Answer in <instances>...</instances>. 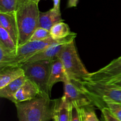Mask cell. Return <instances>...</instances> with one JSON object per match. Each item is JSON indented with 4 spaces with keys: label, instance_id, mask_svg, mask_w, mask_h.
Returning a JSON list of instances; mask_svg holds the SVG:
<instances>
[{
    "label": "cell",
    "instance_id": "5bb4252c",
    "mask_svg": "<svg viewBox=\"0 0 121 121\" xmlns=\"http://www.w3.org/2000/svg\"><path fill=\"white\" fill-rule=\"evenodd\" d=\"M24 75L21 66H7L0 70V89Z\"/></svg>",
    "mask_w": 121,
    "mask_h": 121
},
{
    "label": "cell",
    "instance_id": "7a4b0ae2",
    "mask_svg": "<svg viewBox=\"0 0 121 121\" xmlns=\"http://www.w3.org/2000/svg\"><path fill=\"white\" fill-rule=\"evenodd\" d=\"M39 2L37 0H18L15 11L18 32V47L28 42L39 27Z\"/></svg>",
    "mask_w": 121,
    "mask_h": 121
},
{
    "label": "cell",
    "instance_id": "7402d4cb",
    "mask_svg": "<svg viewBox=\"0 0 121 121\" xmlns=\"http://www.w3.org/2000/svg\"><path fill=\"white\" fill-rule=\"evenodd\" d=\"M82 108L83 114L84 121H100L98 119L93 109V106H89Z\"/></svg>",
    "mask_w": 121,
    "mask_h": 121
},
{
    "label": "cell",
    "instance_id": "5b68a950",
    "mask_svg": "<svg viewBox=\"0 0 121 121\" xmlns=\"http://www.w3.org/2000/svg\"><path fill=\"white\" fill-rule=\"evenodd\" d=\"M76 35L75 33L72 32L70 35L61 40H54L53 38L50 37L43 40L28 42L18 47L15 59L9 66H21L22 64L26 62L28 59L40 51L52 45L64 42H71L75 40Z\"/></svg>",
    "mask_w": 121,
    "mask_h": 121
},
{
    "label": "cell",
    "instance_id": "4fadbf2b",
    "mask_svg": "<svg viewBox=\"0 0 121 121\" xmlns=\"http://www.w3.org/2000/svg\"><path fill=\"white\" fill-rule=\"evenodd\" d=\"M63 21L60 10L52 8L46 12H40L39 17V27L50 30L55 24Z\"/></svg>",
    "mask_w": 121,
    "mask_h": 121
},
{
    "label": "cell",
    "instance_id": "ba28073f",
    "mask_svg": "<svg viewBox=\"0 0 121 121\" xmlns=\"http://www.w3.org/2000/svg\"><path fill=\"white\" fill-rule=\"evenodd\" d=\"M121 76V56L93 72H90L85 81L108 83Z\"/></svg>",
    "mask_w": 121,
    "mask_h": 121
},
{
    "label": "cell",
    "instance_id": "e0dca14e",
    "mask_svg": "<svg viewBox=\"0 0 121 121\" xmlns=\"http://www.w3.org/2000/svg\"><path fill=\"white\" fill-rule=\"evenodd\" d=\"M51 37L54 40H61L71 34L69 26L63 21L55 24L50 30Z\"/></svg>",
    "mask_w": 121,
    "mask_h": 121
},
{
    "label": "cell",
    "instance_id": "ac0fdd59",
    "mask_svg": "<svg viewBox=\"0 0 121 121\" xmlns=\"http://www.w3.org/2000/svg\"><path fill=\"white\" fill-rule=\"evenodd\" d=\"M17 52L9 49L0 43V70L9 66L15 59Z\"/></svg>",
    "mask_w": 121,
    "mask_h": 121
},
{
    "label": "cell",
    "instance_id": "d4e9b609",
    "mask_svg": "<svg viewBox=\"0 0 121 121\" xmlns=\"http://www.w3.org/2000/svg\"><path fill=\"white\" fill-rule=\"evenodd\" d=\"M100 110L104 121H119L111 113L108 108L106 107H104Z\"/></svg>",
    "mask_w": 121,
    "mask_h": 121
},
{
    "label": "cell",
    "instance_id": "83f0119b",
    "mask_svg": "<svg viewBox=\"0 0 121 121\" xmlns=\"http://www.w3.org/2000/svg\"><path fill=\"white\" fill-rule=\"evenodd\" d=\"M60 1L61 0H53V8L57 10H60Z\"/></svg>",
    "mask_w": 121,
    "mask_h": 121
},
{
    "label": "cell",
    "instance_id": "603a6c76",
    "mask_svg": "<svg viewBox=\"0 0 121 121\" xmlns=\"http://www.w3.org/2000/svg\"><path fill=\"white\" fill-rule=\"evenodd\" d=\"M108 108L111 113L121 121V104L115 103H108L105 104V106Z\"/></svg>",
    "mask_w": 121,
    "mask_h": 121
},
{
    "label": "cell",
    "instance_id": "cb8c5ba5",
    "mask_svg": "<svg viewBox=\"0 0 121 121\" xmlns=\"http://www.w3.org/2000/svg\"><path fill=\"white\" fill-rule=\"evenodd\" d=\"M71 121H84L82 108L72 105Z\"/></svg>",
    "mask_w": 121,
    "mask_h": 121
},
{
    "label": "cell",
    "instance_id": "ffe728a7",
    "mask_svg": "<svg viewBox=\"0 0 121 121\" xmlns=\"http://www.w3.org/2000/svg\"><path fill=\"white\" fill-rule=\"evenodd\" d=\"M18 0H0V13H15Z\"/></svg>",
    "mask_w": 121,
    "mask_h": 121
},
{
    "label": "cell",
    "instance_id": "6da1fadb",
    "mask_svg": "<svg viewBox=\"0 0 121 121\" xmlns=\"http://www.w3.org/2000/svg\"><path fill=\"white\" fill-rule=\"evenodd\" d=\"M57 100L41 94L31 100L15 104L18 121H50L56 112Z\"/></svg>",
    "mask_w": 121,
    "mask_h": 121
},
{
    "label": "cell",
    "instance_id": "9a60e30c",
    "mask_svg": "<svg viewBox=\"0 0 121 121\" xmlns=\"http://www.w3.org/2000/svg\"><path fill=\"white\" fill-rule=\"evenodd\" d=\"M27 79V78L26 76L23 75L8 84L4 87L1 88L0 89V97L9 100L14 103V102H15L14 96L15 94L20 89V88L24 84Z\"/></svg>",
    "mask_w": 121,
    "mask_h": 121
},
{
    "label": "cell",
    "instance_id": "7c38bea8",
    "mask_svg": "<svg viewBox=\"0 0 121 121\" xmlns=\"http://www.w3.org/2000/svg\"><path fill=\"white\" fill-rule=\"evenodd\" d=\"M0 27L10 34L18 46V32L15 13H0Z\"/></svg>",
    "mask_w": 121,
    "mask_h": 121
},
{
    "label": "cell",
    "instance_id": "277c9868",
    "mask_svg": "<svg viewBox=\"0 0 121 121\" xmlns=\"http://www.w3.org/2000/svg\"><path fill=\"white\" fill-rule=\"evenodd\" d=\"M63 65L67 77L74 82L86 80L90 72L80 59L75 45V40L65 45L58 55Z\"/></svg>",
    "mask_w": 121,
    "mask_h": 121
},
{
    "label": "cell",
    "instance_id": "484cf974",
    "mask_svg": "<svg viewBox=\"0 0 121 121\" xmlns=\"http://www.w3.org/2000/svg\"><path fill=\"white\" fill-rule=\"evenodd\" d=\"M108 84H110L112 85H114V86L121 88V76L115 78V79H113V80L108 83Z\"/></svg>",
    "mask_w": 121,
    "mask_h": 121
},
{
    "label": "cell",
    "instance_id": "f1b7e54d",
    "mask_svg": "<svg viewBox=\"0 0 121 121\" xmlns=\"http://www.w3.org/2000/svg\"><path fill=\"white\" fill-rule=\"evenodd\" d=\"M53 121H59V119H58L57 115V114L56 113V112H55V115H54V117H53Z\"/></svg>",
    "mask_w": 121,
    "mask_h": 121
},
{
    "label": "cell",
    "instance_id": "d6986e66",
    "mask_svg": "<svg viewBox=\"0 0 121 121\" xmlns=\"http://www.w3.org/2000/svg\"><path fill=\"white\" fill-rule=\"evenodd\" d=\"M0 43L9 49L17 52V45L10 34L2 27H0Z\"/></svg>",
    "mask_w": 121,
    "mask_h": 121
},
{
    "label": "cell",
    "instance_id": "f546056e",
    "mask_svg": "<svg viewBox=\"0 0 121 121\" xmlns=\"http://www.w3.org/2000/svg\"><path fill=\"white\" fill-rule=\"evenodd\" d=\"M37 1H41V0H37Z\"/></svg>",
    "mask_w": 121,
    "mask_h": 121
},
{
    "label": "cell",
    "instance_id": "9c48e42d",
    "mask_svg": "<svg viewBox=\"0 0 121 121\" xmlns=\"http://www.w3.org/2000/svg\"><path fill=\"white\" fill-rule=\"evenodd\" d=\"M67 78H69L61 60L59 58L52 60L50 73L47 84L48 94L50 96L52 88L56 83L59 82L65 83Z\"/></svg>",
    "mask_w": 121,
    "mask_h": 121
},
{
    "label": "cell",
    "instance_id": "8fae6325",
    "mask_svg": "<svg viewBox=\"0 0 121 121\" xmlns=\"http://www.w3.org/2000/svg\"><path fill=\"white\" fill-rule=\"evenodd\" d=\"M72 42V41H71ZM70 42H64L52 45L45 49L40 51L27 60L26 62L39 61V60H52L57 59L58 55L65 45ZM25 62V63H26Z\"/></svg>",
    "mask_w": 121,
    "mask_h": 121
},
{
    "label": "cell",
    "instance_id": "30bf717a",
    "mask_svg": "<svg viewBox=\"0 0 121 121\" xmlns=\"http://www.w3.org/2000/svg\"><path fill=\"white\" fill-rule=\"evenodd\" d=\"M41 94V91L37 85L33 81L27 79L15 94L14 96V104L31 100Z\"/></svg>",
    "mask_w": 121,
    "mask_h": 121
},
{
    "label": "cell",
    "instance_id": "3957f363",
    "mask_svg": "<svg viewBox=\"0 0 121 121\" xmlns=\"http://www.w3.org/2000/svg\"><path fill=\"white\" fill-rule=\"evenodd\" d=\"M78 83L91 98L93 105L99 109H101L108 103L121 104V88L108 83L89 81L78 82Z\"/></svg>",
    "mask_w": 121,
    "mask_h": 121
},
{
    "label": "cell",
    "instance_id": "44dd1931",
    "mask_svg": "<svg viewBox=\"0 0 121 121\" xmlns=\"http://www.w3.org/2000/svg\"><path fill=\"white\" fill-rule=\"evenodd\" d=\"M50 37H51L50 30L43 27H38L33 33L28 42L43 40Z\"/></svg>",
    "mask_w": 121,
    "mask_h": 121
},
{
    "label": "cell",
    "instance_id": "4316f807",
    "mask_svg": "<svg viewBox=\"0 0 121 121\" xmlns=\"http://www.w3.org/2000/svg\"><path fill=\"white\" fill-rule=\"evenodd\" d=\"M79 1V0H68V1H67V7L68 8L76 7Z\"/></svg>",
    "mask_w": 121,
    "mask_h": 121
},
{
    "label": "cell",
    "instance_id": "52a82bcc",
    "mask_svg": "<svg viewBox=\"0 0 121 121\" xmlns=\"http://www.w3.org/2000/svg\"><path fill=\"white\" fill-rule=\"evenodd\" d=\"M63 83L64 94L62 97L70 104L79 107L93 106L91 98L85 93L79 83L73 81L69 78H67Z\"/></svg>",
    "mask_w": 121,
    "mask_h": 121
},
{
    "label": "cell",
    "instance_id": "8992f818",
    "mask_svg": "<svg viewBox=\"0 0 121 121\" xmlns=\"http://www.w3.org/2000/svg\"><path fill=\"white\" fill-rule=\"evenodd\" d=\"M52 62L50 60H39L24 63L21 66L27 79L37 85L41 94L49 95L47 84L50 73Z\"/></svg>",
    "mask_w": 121,
    "mask_h": 121
},
{
    "label": "cell",
    "instance_id": "2e32d148",
    "mask_svg": "<svg viewBox=\"0 0 121 121\" xmlns=\"http://www.w3.org/2000/svg\"><path fill=\"white\" fill-rule=\"evenodd\" d=\"M72 104H70L63 97L57 100L56 113L59 121H71Z\"/></svg>",
    "mask_w": 121,
    "mask_h": 121
}]
</instances>
